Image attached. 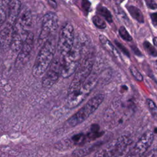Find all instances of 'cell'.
Returning a JSON list of instances; mask_svg holds the SVG:
<instances>
[{"label": "cell", "instance_id": "obj_29", "mask_svg": "<svg viewBox=\"0 0 157 157\" xmlns=\"http://www.w3.org/2000/svg\"><path fill=\"white\" fill-rule=\"evenodd\" d=\"M153 44L155 45V46L156 47H157V37H154L153 39Z\"/></svg>", "mask_w": 157, "mask_h": 157}, {"label": "cell", "instance_id": "obj_11", "mask_svg": "<svg viewBox=\"0 0 157 157\" xmlns=\"http://www.w3.org/2000/svg\"><path fill=\"white\" fill-rule=\"evenodd\" d=\"M34 34L29 32L26 37L21 49L17 57L15 66L17 68H21L25 66L29 59L33 47Z\"/></svg>", "mask_w": 157, "mask_h": 157}, {"label": "cell", "instance_id": "obj_20", "mask_svg": "<svg viewBox=\"0 0 157 157\" xmlns=\"http://www.w3.org/2000/svg\"><path fill=\"white\" fill-rule=\"evenodd\" d=\"M92 21L95 26L99 29H104L106 28V23L105 21L98 15H94L92 18Z\"/></svg>", "mask_w": 157, "mask_h": 157}, {"label": "cell", "instance_id": "obj_13", "mask_svg": "<svg viewBox=\"0 0 157 157\" xmlns=\"http://www.w3.org/2000/svg\"><path fill=\"white\" fill-rule=\"evenodd\" d=\"M21 7L20 0H9L7 5L8 24L13 26L21 12Z\"/></svg>", "mask_w": 157, "mask_h": 157}, {"label": "cell", "instance_id": "obj_10", "mask_svg": "<svg viewBox=\"0 0 157 157\" xmlns=\"http://www.w3.org/2000/svg\"><path fill=\"white\" fill-rule=\"evenodd\" d=\"M61 75V61L58 58L53 60L47 71L42 77V85L44 88L52 87Z\"/></svg>", "mask_w": 157, "mask_h": 157}, {"label": "cell", "instance_id": "obj_18", "mask_svg": "<svg viewBox=\"0 0 157 157\" xmlns=\"http://www.w3.org/2000/svg\"><path fill=\"white\" fill-rule=\"evenodd\" d=\"M143 45L145 51L149 55L153 57L157 56V50L153 45H152V44H151V43L148 41H145L143 44Z\"/></svg>", "mask_w": 157, "mask_h": 157}, {"label": "cell", "instance_id": "obj_28", "mask_svg": "<svg viewBox=\"0 0 157 157\" xmlns=\"http://www.w3.org/2000/svg\"><path fill=\"white\" fill-rule=\"evenodd\" d=\"M47 2H48V4L51 6V7H52L53 8H56V1H55V0H47Z\"/></svg>", "mask_w": 157, "mask_h": 157}, {"label": "cell", "instance_id": "obj_15", "mask_svg": "<svg viewBox=\"0 0 157 157\" xmlns=\"http://www.w3.org/2000/svg\"><path fill=\"white\" fill-rule=\"evenodd\" d=\"M127 9L131 15V16L138 22L142 23L144 22V18L143 14L140 10L136 6H129L127 7Z\"/></svg>", "mask_w": 157, "mask_h": 157}, {"label": "cell", "instance_id": "obj_24", "mask_svg": "<svg viewBox=\"0 0 157 157\" xmlns=\"http://www.w3.org/2000/svg\"><path fill=\"white\" fill-rule=\"evenodd\" d=\"M115 44H116V45L118 47V48L126 56H128V57H129L130 55H129V52H128V50H127V48L123 45L121 44L120 42H119L118 41L115 40Z\"/></svg>", "mask_w": 157, "mask_h": 157}, {"label": "cell", "instance_id": "obj_17", "mask_svg": "<svg viewBox=\"0 0 157 157\" xmlns=\"http://www.w3.org/2000/svg\"><path fill=\"white\" fill-rule=\"evenodd\" d=\"M97 13L102 16L107 21L111 23L113 22L112 16L110 12L105 7L102 6H99L97 8Z\"/></svg>", "mask_w": 157, "mask_h": 157}, {"label": "cell", "instance_id": "obj_2", "mask_svg": "<svg viewBox=\"0 0 157 157\" xmlns=\"http://www.w3.org/2000/svg\"><path fill=\"white\" fill-rule=\"evenodd\" d=\"M132 139L123 135L98 150L93 157H126L131 149Z\"/></svg>", "mask_w": 157, "mask_h": 157}, {"label": "cell", "instance_id": "obj_9", "mask_svg": "<svg viewBox=\"0 0 157 157\" xmlns=\"http://www.w3.org/2000/svg\"><path fill=\"white\" fill-rule=\"evenodd\" d=\"M154 134L151 131H145L131 149L126 157H140L144 155L152 144Z\"/></svg>", "mask_w": 157, "mask_h": 157}, {"label": "cell", "instance_id": "obj_12", "mask_svg": "<svg viewBox=\"0 0 157 157\" xmlns=\"http://www.w3.org/2000/svg\"><path fill=\"white\" fill-rule=\"evenodd\" d=\"M13 33V25L8 24L0 31V50L10 47Z\"/></svg>", "mask_w": 157, "mask_h": 157}, {"label": "cell", "instance_id": "obj_19", "mask_svg": "<svg viewBox=\"0 0 157 157\" xmlns=\"http://www.w3.org/2000/svg\"><path fill=\"white\" fill-rule=\"evenodd\" d=\"M129 71L133 77L138 82H142L143 80V75L141 74L140 71L137 69V68L134 66L131 65L129 66Z\"/></svg>", "mask_w": 157, "mask_h": 157}, {"label": "cell", "instance_id": "obj_5", "mask_svg": "<svg viewBox=\"0 0 157 157\" xmlns=\"http://www.w3.org/2000/svg\"><path fill=\"white\" fill-rule=\"evenodd\" d=\"M104 99V96L102 94L93 97L67 120V124L71 127H74L83 122L99 107Z\"/></svg>", "mask_w": 157, "mask_h": 157}, {"label": "cell", "instance_id": "obj_1", "mask_svg": "<svg viewBox=\"0 0 157 157\" xmlns=\"http://www.w3.org/2000/svg\"><path fill=\"white\" fill-rule=\"evenodd\" d=\"M55 45L53 40H47L39 50L32 69V74L36 78L44 76L53 61Z\"/></svg>", "mask_w": 157, "mask_h": 157}, {"label": "cell", "instance_id": "obj_26", "mask_svg": "<svg viewBox=\"0 0 157 157\" xmlns=\"http://www.w3.org/2000/svg\"><path fill=\"white\" fill-rule=\"evenodd\" d=\"M140 157H157V150H153L148 152L147 153H145Z\"/></svg>", "mask_w": 157, "mask_h": 157}, {"label": "cell", "instance_id": "obj_30", "mask_svg": "<svg viewBox=\"0 0 157 157\" xmlns=\"http://www.w3.org/2000/svg\"><path fill=\"white\" fill-rule=\"evenodd\" d=\"M114 1L117 5H120V4H121L123 2L124 0H114Z\"/></svg>", "mask_w": 157, "mask_h": 157}, {"label": "cell", "instance_id": "obj_14", "mask_svg": "<svg viewBox=\"0 0 157 157\" xmlns=\"http://www.w3.org/2000/svg\"><path fill=\"white\" fill-rule=\"evenodd\" d=\"M99 39L103 47L108 52H109L112 56H113L117 59H121V56L119 52L114 47V45L112 44V42L105 36L102 34L99 35Z\"/></svg>", "mask_w": 157, "mask_h": 157}, {"label": "cell", "instance_id": "obj_3", "mask_svg": "<svg viewBox=\"0 0 157 157\" xmlns=\"http://www.w3.org/2000/svg\"><path fill=\"white\" fill-rule=\"evenodd\" d=\"M93 61V55L90 53L87 55L82 61H80L75 75L68 88L67 98L73 96L84 85L91 74Z\"/></svg>", "mask_w": 157, "mask_h": 157}, {"label": "cell", "instance_id": "obj_27", "mask_svg": "<svg viewBox=\"0 0 157 157\" xmlns=\"http://www.w3.org/2000/svg\"><path fill=\"white\" fill-rule=\"evenodd\" d=\"M151 23L155 26H157V12L152 13L150 14Z\"/></svg>", "mask_w": 157, "mask_h": 157}, {"label": "cell", "instance_id": "obj_8", "mask_svg": "<svg viewBox=\"0 0 157 157\" xmlns=\"http://www.w3.org/2000/svg\"><path fill=\"white\" fill-rule=\"evenodd\" d=\"M97 78L95 76L89 77L86 80L82 88L73 96L67 98L66 106L69 109H72L80 104L90 94L97 83Z\"/></svg>", "mask_w": 157, "mask_h": 157}, {"label": "cell", "instance_id": "obj_23", "mask_svg": "<svg viewBox=\"0 0 157 157\" xmlns=\"http://www.w3.org/2000/svg\"><path fill=\"white\" fill-rule=\"evenodd\" d=\"M7 18V13L3 8L2 6L0 4V28L4 24Z\"/></svg>", "mask_w": 157, "mask_h": 157}, {"label": "cell", "instance_id": "obj_16", "mask_svg": "<svg viewBox=\"0 0 157 157\" xmlns=\"http://www.w3.org/2000/svg\"><path fill=\"white\" fill-rule=\"evenodd\" d=\"M114 9V12L115 14V16L117 18L123 23L126 25V26L129 25L130 24V21L126 15V13L122 10V9L119 7L118 5H117L113 7Z\"/></svg>", "mask_w": 157, "mask_h": 157}, {"label": "cell", "instance_id": "obj_21", "mask_svg": "<svg viewBox=\"0 0 157 157\" xmlns=\"http://www.w3.org/2000/svg\"><path fill=\"white\" fill-rule=\"evenodd\" d=\"M118 33H119V34H120V37L123 39H124V40L128 41V42H130L132 40V37L131 36L129 33L128 32V31L126 30V29L124 26H121L118 29Z\"/></svg>", "mask_w": 157, "mask_h": 157}, {"label": "cell", "instance_id": "obj_25", "mask_svg": "<svg viewBox=\"0 0 157 157\" xmlns=\"http://www.w3.org/2000/svg\"><path fill=\"white\" fill-rule=\"evenodd\" d=\"M82 7L86 12H89L91 7V3L88 0H82Z\"/></svg>", "mask_w": 157, "mask_h": 157}, {"label": "cell", "instance_id": "obj_22", "mask_svg": "<svg viewBox=\"0 0 157 157\" xmlns=\"http://www.w3.org/2000/svg\"><path fill=\"white\" fill-rule=\"evenodd\" d=\"M147 104L148 105V107L153 116L157 115V106L154 102V101L150 99H147Z\"/></svg>", "mask_w": 157, "mask_h": 157}, {"label": "cell", "instance_id": "obj_4", "mask_svg": "<svg viewBox=\"0 0 157 157\" xmlns=\"http://www.w3.org/2000/svg\"><path fill=\"white\" fill-rule=\"evenodd\" d=\"M81 53L82 45L75 40L71 49L61 56V75L63 77H69L76 71L81 59Z\"/></svg>", "mask_w": 157, "mask_h": 157}, {"label": "cell", "instance_id": "obj_31", "mask_svg": "<svg viewBox=\"0 0 157 157\" xmlns=\"http://www.w3.org/2000/svg\"><path fill=\"white\" fill-rule=\"evenodd\" d=\"M105 2H110V1H111V0H104Z\"/></svg>", "mask_w": 157, "mask_h": 157}, {"label": "cell", "instance_id": "obj_6", "mask_svg": "<svg viewBox=\"0 0 157 157\" xmlns=\"http://www.w3.org/2000/svg\"><path fill=\"white\" fill-rule=\"evenodd\" d=\"M74 41V28L70 23H66L60 30L56 46L57 51L61 56L71 49Z\"/></svg>", "mask_w": 157, "mask_h": 157}, {"label": "cell", "instance_id": "obj_7", "mask_svg": "<svg viewBox=\"0 0 157 157\" xmlns=\"http://www.w3.org/2000/svg\"><path fill=\"white\" fill-rule=\"evenodd\" d=\"M58 17L52 12L46 13L42 18L41 30L39 36V43H45L58 28Z\"/></svg>", "mask_w": 157, "mask_h": 157}]
</instances>
